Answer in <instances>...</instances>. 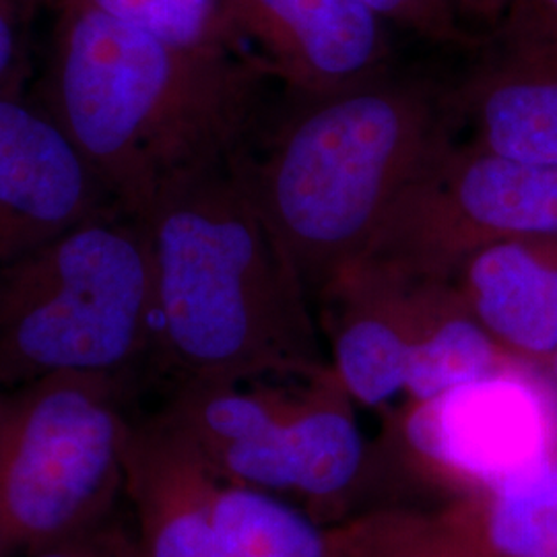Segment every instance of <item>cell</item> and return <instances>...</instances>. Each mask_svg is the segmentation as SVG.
I'll list each match as a JSON object with an SVG mask.
<instances>
[{
    "mask_svg": "<svg viewBox=\"0 0 557 557\" xmlns=\"http://www.w3.org/2000/svg\"><path fill=\"white\" fill-rule=\"evenodd\" d=\"M62 2H77L106 17L184 46H227L242 50L225 29L218 4L209 0H32L34 9H54Z\"/></svg>",
    "mask_w": 557,
    "mask_h": 557,
    "instance_id": "18",
    "label": "cell"
},
{
    "mask_svg": "<svg viewBox=\"0 0 557 557\" xmlns=\"http://www.w3.org/2000/svg\"><path fill=\"white\" fill-rule=\"evenodd\" d=\"M133 379L59 372L4 391L0 520L11 556L119 515Z\"/></svg>",
    "mask_w": 557,
    "mask_h": 557,
    "instance_id": "5",
    "label": "cell"
},
{
    "mask_svg": "<svg viewBox=\"0 0 557 557\" xmlns=\"http://www.w3.org/2000/svg\"><path fill=\"white\" fill-rule=\"evenodd\" d=\"M209 2H215V4H218V0H209Z\"/></svg>",
    "mask_w": 557,
    "mask_h": 557,
    "instance_id": "27",
    "label": "cell"
},
{
    "mask_svg": "<svg viewBox=\"0 0 557 557\" xmlns=\"http://www.w3.org/2000/svg\"><path fill=\"white\" fill-rule=\"evenodd\" d=\"M2 407H4V391L0 388V419H2ZM0 557H13L9 552L7 539H4V529H2V520H0Z\"/></svg>",
    "mask_w": 557,
    "mask_h": 557,
    "instance_id": "25",
    "label": "cell"
},
{
    "mask_svg": "<svg viewBox=\"0 0 557 557\" xmlns=\"http://www.w3.org/2000/svg\"><path fill=\"white\" fill-rule=\"evenodd\" d=\"M547 370H549V374H552V379L557 384V351L554 354V358L549 359V363H547Z\"/></svg>",
    "mask_w": 557,
    "mask_h": 557,
    "instance_id": "26",
    "label": "cell"
},
{
    "mask_svg": "<svg viewBox=\"0 0 557 557\" xmlns=\"http://www.w3.org/2000/svg\"><path fill=\"white\" fill-rule=\"evenodd\" d=\"M498 32L557 46V0H515Z\"/></svg>",
    "mask_w": 557,
    "mask_h": 557,
    "instance_id": "22",
    "label": "cell"
},
{
    "mask_svg": "<svg viewBox=\"0 0 557 557\" xmlns=\"http://www.w3.org/2000/svg\"><path fill=\"white\" fill-rule=\"evenodd\" d=\"M220 557H326L322 524L275 494L221 481L215 498Z\"/></svg>",
    "mask_w": 557,
    "mask_h": 557,
    "instance_id": "17",
    "label": "cell"
},
{
    "mask_svg": "<svg viewBox=\"0 0 557 557\" xmlns=\"http://www.w3.org/2000/svg\"><path fill=\"white\" fill-rule=\"evenodd\" d=\"M120 557H143L135 531L126 522H124L122 535H120Z\"/></svg>",
    "mask_w": 557,
    "mask_h": 557,
    "instance_id": "24",
    "label": "cell"
},
{
    "mask_svg": "<svg viewBox=\"0 0 557 557\" xmlns=\"http://www.w3.org/2000/svg\"><path fill=\"white\" fill-rule=\"evenodd\" d=\"M496 34L498 48L448 94V110L481 149L557 165V46Z\"/></svg>",
    "mask_w": 557,
    "mask_h": 557,
    "instance_id": "12",
    "label": "cell"
},
{
    "mask_svg": "<svg viewBox=\"0 0 557 557\" xmlns=\"http://www.w3.org/2000/svg\"><path fill=\"white\" fill-rule=\"evenodd\" d=\"M54 11L44 110L124 213L246 151L267 75L227 46H184L77 2Z\"/></svg>",
    "mask_w": 557,
    "mask_h": 557,
    "instance_id": "1",
    "label": "cell"
},
{
    "mask_svg": "<svg viewBox=\"0 0 557 557\" xmlns=\"http://www.w3.org/2000/svg\"><path fill=\"white\" fill-rule=\"evenodd\" d=\"M326 557H557V460L436 506L380 504L322 524Z\"/></svg>",
    "mask_w": 557,
    "mask_h": 557,
    "instance_id": "8",
    "label": "cell"
},
{
    "mask_svg": "<svg viewBox=\"0 0 557 557\" xmlns=\"http://www.w3.org/2000/svg\"><path fill=\"white\" fill-rule=\"evenodd\" d=\"M114 209L89 163L41 106L23 96L0 98V271Z\"/></svg>",
    "mask_w": 557,
    "mask_h": 557,
    "instance_id": "10",
    "label": "cell"
},
{
    "mask_svg": "<svg viewBox=\"0 0 557 557\" xmlns=\"http://www.w3.org/2000/svg\"><path fill=\"white\" fill-rule=\"evenodd\" d=\"M156 349L147 223L83 221L0 271V388L59 372L137 376Z\"/></svg>",
    "mask_w": 557,
    "mask_h": 557,
    "instance_id": "4",
    "label": "cell"
},
{
    "mask_svg": "<svg viewBox=\"0 0 557 557\" xmlns=\"http://www.w3.org/2000/svg\"><path fill=\"white\" fill-rule=\"evenodd\" d=\"M520 366L413 403L397 423L407 467L450 498L517 485L556 462V403Z\"/></svg>",
    "mask_w": 557,
    "mask_h": 557,
    "instance_id": "7",
    "label": "cell"
},
{
    "mask_svg": "<svg viewBox=\"0 0 557 557\" xmlns=\"http://www.w3.org/2000/svg\"><path fill=\"white\" fill-rule=\"evenodd\" d=\"M518 361L481 326L455 281H418L405 393L413 403L496 376Z\"/></svg>",
    "mask_w": 557,
    "mask_h": 557,
    "instance_id": "15",
    "label": "cell"
},
{
    "mask_svg": "<svg viewBox=\"0 0 557 557\" xmlns=\"http://www.w3.org/2000/svg\"><path fill=\"white\" fill-rule=\"evenodd\" d=\"M533 238H557V165L448 137L398 193L356 262L416 281H453L481 250Z\"/></svg>",
    "mask_w": 557,
    "mask_h": 557,
    "instance_id": "6",
    "label": "cell"
},
{
    "mask_svg": "<svg viewBox=\"0 0 557 557\" xmlns=\"http://www.w3.org/2000/svg\"><path fill=\"white\" fill-rule=\"evenodd\" d=\"M416 289V278L356 262L319 298L331 319L333 370L359 405L380 407L405 391Z\"/></svg>",
    "mask_w": 557,
    "mask_h": 557,
    "instance_id": "13",
    "label": "cell"
},
{
    "mask_svg": "<svg viewBox=\"0 0 557 557\" xmlns=\"http://www.w3.org/2000/svg\"><path fill=\"white\" fill-rule=\"evenodd\" d=\"M236 44L250 41L267 73L296 98H317L393 66L386 21L366 0H218Z\"/></svg>",
    "mask_w": 557,
    "mask_h": 557,
    "instance_id": "9",
    "label": "cell"
},
{
    "mask_svg": "<svg viewBox=\"0 0 557 557\" xmlns=\"http://www.w3.org/2000/svg\"><path fill=\"white\" fill-rule=\"evenodd\" d=\"M351 403L333 366L308 380L299 398L287 397L285 440L294 492L314 504L343 498L366 471V444Z\"/></svg>",
    "mask_w": 557,
    "mask_h": 557,
    "instance_id": "16",
    "label": "cell"
},
{
    "mask_svg": "<svg viewBox=\"0 0 557 557\" xmlns=\"http://www.w3.org/2000/svg\"><path fill=\"white\" fill-rule=\"evenodd\" d=\"M32 0H0V98L21 96L27 71V25Z\"/></svg>",
    "mask_w": 557,
    "mask_h": 557,
    "instance_id": "20",
    "label": "cell"
},
{
    "mask_svg": "<svg viewBox=\"0 0 557 557\" xmlns=\"http://www.w3.org/2000/svg\"><path fill=\"white\" fill-rule=\"evenodd\" d=\"M462 23L485 25L490 29H496L508 20L515 0H448Z\"/></svg>",
    "mask_w": 557,
    "mask_h": 557,
    "instance_id": "23",
    "label": "cell"
},
{
    "mask_svg": "<svg viewBox=\"0 0 557 557\" xmlns=\"http://www.w3.org/2000/svg\"><path fill=\"white\" fill-rule=\"evenodd\" d=\"M221 479L199 450L153 413L133 421L124 496L143 557H220L215 498Z\"/></svg>",
    "mask_w": 557,
    "mask_h": 557,
    "instance_id": "11",
    "label": "cell"
},
{
    "mask_svg": "<svg viewBox=\"0 0 557 557\" xmlns=\"http://www.w3.org/2000/svg\"><path fill=\"white\" fill-rule=\"evenodd\" d=\"M143 221L156 262L153 361L176 386L308 382L333 366L242 156L178 180Z\"/></svg>",
    "mask_w": 557,
    "mask_h": 557,
    "instance_id": "2",
    "label": "cell"
},
{
    "mask_svg": "<svg viewBox=\"0 0 557 557\" xmlns=\"http://www.w3.org/2000/svg\"><path fill=\"white\" fill-rule=\"evenodd\" d=\"M448 128V91L391 66L326 96H294L262 158L242 153L260 213L312 299L363 255Z\"/></svg>",
    "mask_w": 557,
    "mask_h": 557,
    "instance_id": "3",
    "label": "cell"
},
{
    "mask_svg": "<svg viewBox=\"0 0 557 557\" xmlns=\"http://www.w3.org/2000/svg\"><path fill=\"white\" fill-rule=\"evenodd\" d=\"M382 20L444 46H467L471 36L448 0H366Z\"/></svg>",
    "mask_w": 557,
    "mask_h": 557,
    "instance_id": "19",
    "label": "cell"
},
{
    "mask_svg": "<svg viewBox=\"0 0 557 557\" xmlns=\"http://www.w3.org/2000/svg\"><path fill=\"white\" fill-rule=\"evenodd\" d=\"M124 520L116 515L77 535L48 543L23 557H120V535Z\"/></svg>",
    "mask_w": 557,
    "mask_h": 557,
    "instance_id": "21",
    "label": "cell"
},
{
    "mask_svg": "<svg viewBox=\"0 0 557 557\" xmlns=\"http://www.w3.org/2000/svg\"><path fill=\"white\" fill-rule=\"evenodd\" d=\"M453 281L510 358L547 368L557 351V238L490 246L467 260Z\"/></svg>",
    "mask_w": 557,
    "mask_h": 557,
    "instance_id": "14",
    "label": "cell"
}]
</instances>
